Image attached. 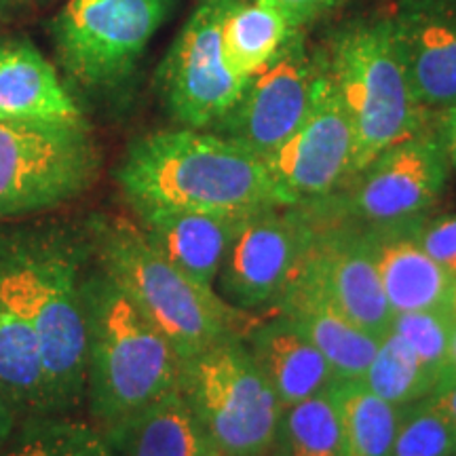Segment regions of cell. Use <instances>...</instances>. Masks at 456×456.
<instances>
[{"mask_svg":"<svg viewBox=\"0 0 456 456\" xmlns=\"http://www.w3.org/2000/svg\"><path fill=\"white\" fill-rule=\"evenodd\" d=\"M131 208L249 214L281 205L262 159L205 129H161L140 135L117 167Z\"/></svg>","mask_w":456,"mask_h":456,"instance_id":"6da1fadb","label":"cell"},{"mask_svg":"<svg viewBox=\"0 0 456 456\" xmlns=\"http://www.w3.org/2000/svg\"><path fill=\"white\" fill-rule=\"evenodd\" d=\"M9 232L37 332L47 410L68 414L87 391V232L78 237L53 222L11 226Z\"/></svg>","mask_w":456,"mask_h":456,"instance_id":"7a4b0ae2","label":"cell"},{"mask_svg":"<svg viewBox=\"0 0 456 456\" xmlns=\"http://www.w3.org/2000/svg\"><path fill=\"white\" fill-rule=\"evenodd\" d=\"M87 391L106 440L157 399L182 387V359L98 266L85 273Z\"/></svg>","mask_w":456,"mask_h":456,"instance_id":"3957f363","label":"cell"},{"mask_svg":"<svg viewBox=\"0 0 456 456\" xmlns=\"http://www.w3.org/2000/svg\"><path fill=\"white\" fill-rule=\"evenodd\" d=\"M85 232L95 266L171 342L182 362L239 334V311L171 265L140 222L95 214Z\"/></svg>","mask_w":456,"mask_h":456,"instance_id":"277c9868","label":"cell"},{"mask_svg":"<svg viewBox=\"0 0 456 456\" xmlns=\"http://www.w3.org/2000/svg\"><path fill=\"white\" fill-rule=\"evenodd\" d=\"M319 51L353 127L351 180L376 155L423 129L433 112L416 98L389 15L345 21Z\"/></svg>","mask_w":456,"mask_h":456,"instance_id":"5b68a950","label":"cell"},{"mask_svg":"<svg viewBox=\"0 0 456 456\" xmlns=\"http://www.w3.org/2000/svg\"><path fill=\"white\" fill-rule=\"evenodd\" d=\"M180 389L220 456H265L275 446L283 406L241 334L184 359Z\"/></svg>","mask_w":456,"mask_h":456,"instance_id":"8992f818","label":"cell"},{"mask_svg":"<svg viewBox=\"0 0 456 456\" xmlns=\"http://www.w3.org/2000/svg\"><path fill=\"white\" fill-rule=\"evenodd\" d=\"M100 165L87 121L0 118V222L74 201L98 180Z\"/></svg>","mask_w":456,"mask_h":456,"instance_id":"52a82bcc","label":"cell"},{"mask_svg":"<svg viewBox=\"0 0 456 456\" xmlns=\"http://www.w3.org/2000/svg\"><path fill=\"white\" fill-rule=\"evenodd\" d=\"M175 0H68L51 21L57 60L89 91L123 87Z\"/></svg>","mask_w":456,"mask_h":456,"instance_id":"ba28073f","label":"cell"},{"mask_svg":"<svg viewBox=\"0 0 456 456\" xmlns=\"http://www.w3.org/2000/svg\"><path fill=\"white\" fill-rule=\"evenodd\" d=\"M450 161L436 117L357 171L330 203L359 226H395L423 222L448 184Z\"/></svg>","mask_w":456,"mask_h":456,"instance_id":"9c48e42d","label":"cell"},{"mask_svg":"<svg viewBox=\"0 0 456 456\" xmlns=\"http://www.w3.org/2000/svg\"><path fill=\"white\" fill-rule=\"evenodd\" d=\"M226 0H201L157 68L165 110L180 127L209 131L241 98L248 78L228 66L220 20Z\"/></svg>","mask_w":456,"mask_h":456,"instance_id":"30bf717a","label":"cell"},{"mask_svg":"<svg viewBox=\"0 0 456 456\" xmlns=\"http://www.w3.org/2000/svg\"><path fill=\"white\" fill-rule=\"evenodd\" d=\"M353 127L317 47V77L306 117L265 159L281 205H302L334 195L346 184L353 163Z\"/></svg>","mask_w":456,"mask_h":456,"instance_id":"8fae6325","label":"cell"},{"mask_svg":"<svg viewBox=\"0 0 456 456\" xmlns=\"http://www.w3.org/2000/svg\"><path fill=\"white\" fill-rule=\"evenodd\" d=\"M311 237L305 205H273L243 214L222 262L216 292L237 311L275 306Z\"/></svg>","mask_w":456,"mask_h":456,"instance_id":"7c38bea8","label":"cell"},{"mask_svg":"<svg viewBox=\"0 0 456 456\" xmlns=\"http://www.w3.org/2000/svg\"><path fill=\"white\" fill-rule=\"evenodd\" d=\"M315 77L317 49H311L306 30H296L269 64L248 78L237 104L209 131L265 161L306 117Z\"/></svg>","mask_w":456,"mask_h":456,"instance_id":"4fadbf2b","label":"cell"},{"mask_svg":"<svg viewBox=\"0 0 456 456\" xmlns=\"http://www.w3.org/2000/svg\"><path fill=\"white\" fill-rule=\"evenodd\" d=\"M389 21L420 104L456 106V0H397Z\"/></svg>","mask_w":456,"mask_h":456,"instance_id":"5bb4252c","label":"cell"},{"mask_svg":"<svg viewBox=\"0 0 456 456\" xmlns=\"http://www.w3.org/2000/svg\"><path fill=\"white\" fill-rule=\"evenodd\" d=\"M0 393L20 416L49 414L37 332L9 228L0 231Z\"/></svg>","mask_w":456,"mask_h":456,"instance_id":"9a60e30c","label":"cell"},{"mask_svg":"<svg viewBox=\"0 0 456 456\" xmlns=\"http://www.w3.org/2000/svg\"><path fill=\"white\" fill-rule=\"evenodd\" d=\"M155 248L188 279L216 292V279L243 214L174 208H135Z\"/></svg>","mask_w":456,"mask_h":456,"instance_id":"2e32d148","label":"cell"},{"mask_svg":"<svg viewBox=\"0 0 456 456\" xmlns=\"http://www.w3.org/2000/svg\"><path fill=\"white\" fill-rule=\"evenodd\" d=\"M419 224L363 226L393 315L450 306L454 279L419 243Z\"/></svg>","mask_w":456,"mask_h":456,"instance_id":"e0dca14e","label":"cell"},{"mask_svg":"<svg viewBox=\"0 0 456 456\" xmlns=\"http://www.w3.org/2000/svg\"><path fill=\"white\" fill-rule=\"evenodd\" d=\"M0 118L85 123L53 64L26 38H0Z\"/></svg>","mask_w":456,"mask_h":456,"instance_id":"ac0fdd59","label":"cell"},{"mask_svg":"<svg viewBox=\"0 0 456 456\" xmlns=\"http://www.w3.org/2000/svg\"><path fill=\"white\" fill-rule=\"evenodd\" d=\"M275 309L328 359L338 380L362 379L380 338L359 328L302 279H292Z\"/></svg>","mask_w":456,"mask_h":456,"instance_id":"d6986e66","label":"cell"},{"mask_svg":"<svg viewBox=\"0 0 456 456\" xmlns=\"http://www.w3.org/2000/svg\"><path fill=\"white\" fill-rule=\"evenodd\" d=\"M243 342L283 408L317 395L338 380L328 359L283 315L254 326Z\"/></svg>","mask_w":456,"mask_h":456,"instance_id":"ffe728a7","label":"cell"},{"mask_svg":"<svg viewBox=\"0 0 456 456\" xmlns=\"http://www.w3.org/2000/svg\"><path fill=\"white\" fill-rule=\"evenodd\" d=\"M108 444L112 456H220L182 389L135 414Z\"/></svg>","mask_w":456,"mask_h":456,"instance_id":"44dd1931","label":"cell"},{"mask_svg":"<svg viewBox=\"0 0 456 456\" xmlns=\"http://www.w3.org/2000/svg\"><path fill=\"white\" fill-rule=\"evenodd\" d=\"M296 30L300 28L271 4L258 0H226L220 34L228 66L239 77L249 78L269 64Z\"/></svg>","mask_w":456,"mask_h":456,"instance_id":"7402d4cb","label":"cell"},{"mask_svg":"<svg viewBox=\"0 0 456 456\" xmlns=\"http://www.w3.org/2000/svg\"><path fill=\"white\" fill-rule=\"evenodd\" d=\"M342 456H391L402 408L374 395L362 380H336Z\"/></svg>","mask_w":456,"mask_h":456,"instance_id":"603a6c76","label":"cell"},{"mask_svg":"<svg viewBox=\"0 0 456 456\" xmlns=\"http://www.w3.org/2000/svg\"><path fill=\"white\" fill-rule=\"evenodd\" d=\"M0 456H112L98 427L66 414L21 416Z\"/></svg>","mask_w":456,"mask_h":456,"instance_id":"cb8c5ba5","label":"cell"},{"mask_svg":"<svg viewBox=\"0 0 456 456\" xmlns=\"http://www.w3.org/2000/svg\"><path fill=\"white\" fill-rule=\"evenodd\" d=\"M334 385L283 408L275 440L279 454L342 456V420Z\"/></svg>","mask_w":456,"mask_h":456,"instance_id":"d4e9b609","label":"cell"},{"mask_svg":"<svg viewBox=\"0 0 456 456\" xmlns=\"http://www.w3.org/2000/svg\"><path fill=\"white\" fill-rule=\"evenodd\" d=\"M359 380L374 395L397 408L420 402L437 385V380L427 372L414 351L410 349L408 342L391 330L380 338L372 362Z\"/></svg>","mask_w":456,"mask_h":456,"instance_id":"484cf974","label":"cell"},{"mask_svg":"<svg viewBox=\"0 0 456 456\" xmlns=\"http://www.w3.org/2000/svg\"><path fill=\"white\" fill-rule=\"evenodd\" d=\"M456 319L450 306L444 309L397 313L391 317V332L402 336L427 372L440 383ZM437 387V385H436Z\"/></svg>","mask_w":456,"mask_h":456,"instance_id":"4316f807","label":"cell"},{"mask_svg":"<svg viewBox=\"0 0 456 456\" xmlns=\"http://www.w3.org/2000/svg\"><path fill=\"white\" fill-rule=\"evenodd\" d=\"M456 427L429 402L402 408L391 456H454Z\"/></svg>","mask_w":456,"mask_h":456,"instance_id":"83f0119b","label":"cell"},{"mask_svg":"<svg viewBox=\"0 0 456 456\" xmlns=\"http://www.w3.org/2000/svg\"><path fill=\"white\" fill-rule=\"evenodd\" d=\"M423 249L456 281V214L425 218L416 228Z\"/></svg>","mask_w":456,"mask_h":456,"instance_id":"f1b7e54d","label":"cell"},{"mask_svg":"<svg viewBox=\"0 0 456 456\" xmlns=\"http://www.w3.org/2000/svg\"><path fill=\"white\" fill-rule=\"evenodd\" d=\"M258 3H266L279 9L296 28L306 30L322 17L340 9L346 0H258Z\"/></svg>","mask_w":456,"mask_h":456,"instance_id":"f546056e","label":"cell"},{"mask_svg":"<svg viewBox=\"0 0 456 456\" xmlns=\"http://www.w3.org/2000/svg\"><path fill=\"white\" fill-rule=\"evenodd\" d=\"M433 117H436L437 131H440L444 148H446L450 167L456 169V106L433 112Z\"/></svg>","mask_w":456,"mask_h":456,"instance_id":"4dcf8cb0","label":"cell"},{"mask_svg":"<svg viewBox=\"0 0 456 456\" xmlns=\"http://www.w3.org/2000/svg\"><path fill=\"white\" fill-rule=\"evenodd\" d=\"M427 402H429L433 408L440 410L450 423L456 427V380L454 383L442 385L437 387V389H433L429 395H427Z\"/></svg>","mask_w":456,"mask_h":456,"instance_id":"1f68e13d","label":"cell"},{"mask_svg":"<svg viewBox=\"0 0 456 456\" xmlns=\"http://www.w3.org/2000/svg\"><path fill=\"white\" fill-rule=\"evenodd\" d=\"M20 419H21V416L17 414L13 403H11L9 399L4 397L3 393H0V448L7 444L11 433L15 431L17 423H20Z\"/></svg>","mask_w":456,"mask_h":456,"instance_id":"d6a6232c","label":"cell"},{"mask_svg":"<svg viewBox=\"0 0 456 456\" xmlns=\"http://www.w3.org/2000/svg\"><path fill=\"white\" fill-rule=\"evenodd\" d=\"M454 380H456V326H454V332H452V340H450L446 366H444L442 379H440V383H437V387L454 383ZM437 387H436V389H437Z\"/></svg>","mask_w":456,"mask_h":456,"instance_id":"836d02e7","label":"cell"},{"mask_svg":"<svg viewBox=\"0 0 456 456\" xmlns=\"http://www.w3.org/2000/svg\"><path fill=\"white\" fill-rule=\"evenodd\" d=\"M32 0H0V15H11L26 9Z\"/></svg>","mask_w":456,"mask_h":456,"instance_id":"e575fe53","label":"cell"},{"mask_svg":"<svg viewBox=\"0 0 456 456\" xmlns=\"http://www.w3.org/2000/svg\"><path fill=\"white\" fill-rule=\"evenodd\" d=\"M450 311H452V315L456 319V281H454V288H452V296H450Z\"/></svg>","mask_w":456,"mask_h":456,"instance_id":"d590c367","label":"cell"},{"mask_svg":"<svg viewBox=\"0 0 456 456\" xmlns=\"http://www.w3.org/2000/svg\"><path fill=\"white\" fill-rule=\"evenodd\" d=\"M275 456H283V454H279V452H277V454H275Z\"/></svg>","mask_w":456,"mask_h":456,"instance_id":"8d00e7d4","label":"cell"},{"mask_svg":"<svg viewBox=\"0 0 456 456\" xmlns=\"http://www.w3.org/2000/svg\"><path fill=\"white\" fill-rule=\"evenodd\" d=\"M454 456H456V454H454Z\"/></svg>","mask_w":456,"mask_h":456,"instance_id":"74e56055","label":"cell"}]
</instances>
